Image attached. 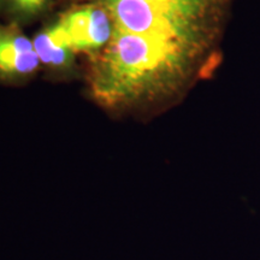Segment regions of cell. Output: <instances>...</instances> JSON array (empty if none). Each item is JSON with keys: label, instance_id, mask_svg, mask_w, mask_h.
<instances>
[{"label": "cell", "instance_id": "1", "mask_svg": "<svg viewBox=\"0 0 260 260\" xmlns=\"http://www.w3.org/2000/svg\"><path fill=\"white\" fill-rule=\"evenodd\" d=\"M103 9L112 35L88 58L87 89L109 112L172 103L207 74L233 0H67Z\"/></svg>", "mask_w": 260, "mask_h": 260}, {"label": "cell", "instance_id": "2", "mask_svg": "<svg viewBox=\"0 0 260 260\" xmlns=\"http://www.w3.org/2000/svg\"><path fill=\"white\" fill-rule=\"evenodd\" d=\"M75 53L96 56L107 46L112 35L110 17L103 9L92 4H68L57 16Z\"/></svg>", "mask_w": 260, "mask_h": 260}, {"label": "cell", "instance_id": "5", "mask_svg": "<svg viewBox=\"0 0 260 260\" xmlns=\"http://www.w3.org/2000/svg\"><path fill=\"white\" fill-rule=\"evenodd\" d=\"M59 0H0V19L23 29L56 6Z\"/></svg>", "mask_w": 260, "mask_h": 260}, {"label": "cell", "instance_id": "4", "mask_svg": "<svg viewBox=\"0 0 260 260\" xmlns=\"http://www.w3.org/2000/svg\"><path fill=\"white\" fill-rule=\"evenodd\" d=\"M32 44L41 65H46L50 69L59 73L73 68L76 53L57 18L40 29L37 37L32 39Z\"/></svg>", "mask_w": 260, "mask_h": 260}, {"label": "cell", "instance_id": "3", "mask_svg": "<svg viewBox=\"0 0 260 260\" xmlns=\"http://www.w3.org/2000/svg\"><path fill=\"white\" fill-rule=\"evenodd\" d=\"M41 61L23 29L0 19V83L19 84L30 80Z\"/></svg>", "mask_w": 260, "mask_h": 260}]
</instances>
